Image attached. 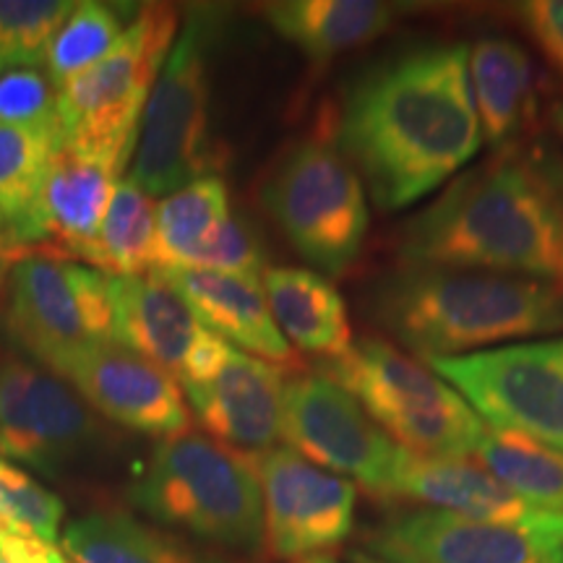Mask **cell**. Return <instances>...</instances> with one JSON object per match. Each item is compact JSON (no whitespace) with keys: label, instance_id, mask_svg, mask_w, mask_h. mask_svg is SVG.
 <instances>
[{"label":"cell","instance_id":"f1b7e54d","mask_svg":"<svg viewBox=\"0 0 563 563\" xmlns=\"http://www.w3.org/2000/svg\"><path fill=\"white\" fill-rule=\"evenodd\" d=\"M76 5L68 0H0V76L13 68H40Z\"/></svg>","mask_w":563,"mask_h":563},{"label":"cell","instance_id":"e575fe53","mask_svg":"<svg viewBox=\"0 0 563 563\" xmlns=\"http://www.w3.org/2000/svg\"><path fill=\"white\" fill-rule=\"evenodd\" d=\"M0 563H74L53 543L0 532Z\"/></svg>","mask_w":563,"mask_h":563},{"label":"cell","instance_id":"1f68e13d","mask_svg":"<svg viewBox=\"0 0 563 563\" xmlns=\"http://www.w3.org/2000/svg\"><path fill=\"white\" fill-rule=\"evenodd\" d=\"M0 123L60 131L58 87L51 76L40 68L5 70L0 76Z\"/></svg>","mask_w":563,"mask_h":563},{"label":"cell","instance_id":"7a4b0ae2","mask_svg":"<svg viewBox=\"0 0 563 563\" xmlns=\"http://www.w3.org/2000/svg\"><path fill=\"white\" fill-rule=\"evenodd\" d=\"M397 251L405 264L511 274L563 290V162L545 146H504L418 211Z\"/></svg>","mask_w":563,"mask_h":563},{"label":"cell","instance_id":"836d02e7","mask_svg":"<svg viewBox=\"0 0 563 563\" xmlns=\"http://www.w3.org/2000/svg\"><path fill=\"white\" fill-rule=\"evenodd\" d=\"M519 16L563 74V0H532L519 9Z\"/></svg>","mask_w":563,"mask_h":563},{"label":"cell","instance_id":"d6986e66","mask_svg":"<svg viewBox=\"0 0 563 563\" xmlns=\"http://www.w3.org/2000/svg\"><path fill=\"white\" fill-rule=\"evenodd\" d=\"M115 342L165 368L178 384L214 334L159 272L110 277Z\"/></svg>","mask_w":563,"mask_h":563},{"label":"cell","instance_id":"9a60e30c","mask_svg":"<svg viewBox=\"0 0 563 563\" xmlns=\"http://www.w3.org/2000/svg\"><path fill=\"white\" fill-rule=\"evenodd\" d=\"M70 262L51 251L32 249L19 258L9 279V334L34 361L60 378L66 365L97 344L89 336Z\"/></svg>","mask_w":563,"mask_h":563},{"label":"cell","instance_id":"4316f807","mask_svg":"<svg viewBox=\"0 0 563 563\" xmlns=\"http://www.w3.org/2000/svg\"><path fill=\"white\" fill-rule=\"evenodd\" d=\"M475 454L514 493L540 509L563 514V452L517 433L488 431Z\"/></svg>","mask_w":563,"mask_h":563},{"label":"cell","instance_id":"83f0119b","mask_svg":"<svg viewBox=\"0 0 563 563\" xmlns=\"http://www.w3.org/2000/svg\"><path fill=\"white\" fill-rule=\"evenodd\" d=\"M60 146V131L0 123V214L9 222V235L30 220L42 178Z\"/></svg>","mask_w":563,"mask_h":563},{"label":"cell","instance_id":"8992f818","mask_svg":"<svg viewBox=\"0 0 563 563\" xmlns=\"http://www.w3.org/2000/svg\"><path fill=\"white\" fill-rule=\"evenodd\" d=\"M323 365V376L347 389L373 422L407 452L412 449L433 460H467L488 433L460 391L382 340L350 344L344 355Z\"/></svg>","mask_w":563,"mask_h":563},{"label":"cell","instance_id":"ffe728a7","mask_svg":"<svg viewBox=\"0 0 563 563\" xmlns=\"http://www.w3.org/2000/svg\"><path fill=\"white\" fill-rule=\"evenodd\" d=\"M191 306L203 327L224 342L256 352L262 361L295 365L298 357L279 332L269 311L262 282L228 277L203 269H157Z\"/></svg>","mask_w":563,"mask_h":563},{"label":"cell","instance_id":"ab89813d","mask_svg":"<svg viewBox=\"0 0 563 563\" xmlns=\"http://www.w3.org/2000/svg\"><path fill=\"white\" fill-rule=\"evenodd\" d=\"M0 228H3V214H0Z\"/></svg>","mask_w":563,"mask_h":563},{"label":"cell","instance_id":"f35d334b","mask_svg":"<svg viewBox=\"0 0 563 563\" xmlns=\"http://www.w3.org/2000/svg\"><path fill=\"white\" fill-rule=\"evenodd\" d=\"M295 563H342L332 559V555H311V559H302V561H295Z\"/></svg>","mask_w":563,"mask_h":563},{"label":"cell","instance_id":"d590c367","mask_svg":"<svg viewBox=\"0 0 563 563\" xmlns=\"http://www.w3.org/2000/svg\"><path fill=\"white\" fill-rule=\"evenodd\" d=\"M21 256H24V251H19L16 245L5 238V232H0V285H3V277L5 272H9V266L16 264Z\"/></svg>","mask_w":563,"mask_h":563},{"label":"cell","instance_id":"cb8c5ba5","mask_svg":"<svg viewBox=\"0 0 563 563\" xmlns=\"http://www.w3.org/2000/svg\"><path fill=\"white\" fill-rule=\"evenodd\" d=\"M63 548L74 563H199V559L125 511H95L63 532Z\"/></svg>","mask_w":563,"mask_h":563},{"label":"cell","instance_id":"3957f363","mask_svg":"<svg viewBox=\"0 0 563 563\" xmlns=\"http://www.w3.org/2000/svg\"><path fill=\"white\" fill-rule=\"evenodd\" d=\"M373 321L415 355L460 357L563 332V290L511 274L405 264L373 285Z\"/></svg>","mask_w":563,"mask_h":563},{"label":"cell","instance_id":"ba28073f","mask_svg":"<svg viewBox=\"0 0 563 563\" xmlns=\"http://www.w3.org/2000/svg\"><path fill=\"white\" fill-rule=\"evenodd\" d=\"M214 32V13H191L144 108L131 180L150 196H170L211 175L207 58Z\"/></svg>","mask_w":563,"mask_h":563},{"label":"cell","instance_id":"4fadbf2b","mask_svg":"<svg viewBox=\"0 0 563 563\" xmlns=\"http://www.w3.org/2000/svg\"><path fill=\"white\" fill-rule=\"evenodd\" d=\"M363 543L386 563H563V540L428 506L389 514Z\"/></svg>","mask_w":563,"mask_h":563},{"label":"cell","instance_id":"52a82bcc","mask_svg":"<svg viewBox=\"0 0 563 563\" xmlns=\"http://www.w3.org/2000/svg\"><path fill=\"white\" fill-rule=\"evenodd\" d=\"M264 203L292 249L329 277H342L368 235L363 180L334 144H295L264 186Z\"/></svg>","mask_w":563,"mask_h":563},{"label":"cell","instance_id":"30bf717a","mask_svg":"<svg viewBox=\"0 0 563 563\" xmlns=\"http://www.w3.org/2000/svg\"><path fill=\"white\" fill-rule=\"evenodd\" d=\"M282 439L306 460L352 477L382 498H391L410 454L373 422L347 389L323 373L285 382Z\"/></svg>","mask_w":563,"mask_h":563},{"label":"cell","instance_id":"603a6c76","mask_svg":"<svg viewBox=\"0 0 563 563\" xmlns=\"http://www.w3.org/2000/svg\"><path fill=\"white\" fill-rule=\"evenodd\" d=\"M470 87L483 141L509 146L527 118L532 95V63L517 42L483 37L470 51Z\"/></svg>","mask_w":563,"mask_h":563},{"label":"cell","instance_id":"7402d4cb","mask_svg":"<svg viewBox=\"0 0 563 563\" xmlns=\"http://www.w3.org/2000/svg\"><path fill=\"white\" fill-rule=\"evenodd\" d=\"M397 13L399 5L376 0H285L264 5L274 32L313 60L368 45L389 30Z\"/></svg>","mask_w":563,"mask_h":563},{"label":"cell","instance_id":"ac0fdd59","mask_svg":"<svg viewBox=\"0 0 563 563\" xmlns=\"http://www.w3.org/2000/svg\"><path fill=\"white\" fill-rule=\"evenodd\" d=\"M183 389L207 433L224 446L256 456L282 439L285 382L277 365L232 350L214 376Z\"/></svg>","mask_w":563,"mask_h":563},{"label":"cell","instance_id":"74e56055","mask_svg":"<svg viewBox=\"0 0 563 563\" xmlns=\"http://www.w3.org/2000/svg\"><path fill=\"white\" fill-rule=\"evenodd\" d=\"M553 123H555V129H559L561 139H563V102L553 104Z\"/></svg>","mask_w":563,"mask_h":563},{"label":"cell","instance_id":"484cf974","mask_svg":"<svg viewBox=\"0 0 563 563\" xmlns=\"http://www.w3.org/2000/svg\"><path fill=\"white\" fill-rule=\"evenodd\" d=\"M228 217V188L217 175L167 196L157 203V269H188Z\"/></svg>","mask_w":563,"mask_h":563},{"label":"cell","instance_id":"7c38bea8","mask_svg":"<svg viewBox=\"0 0 563 563\" xmlns=\"http://www.w3.org/2000/svg\"><path fill=\"white\" fill-rule=\"evenodd\" d=\"M100 439L89 407L53 373L19 361L0 365V456L58 475Z\"/></svg>","mask_w":563,"mask_h":563},{"label":"cell","instance_id":"8fae6325","mask_svg":"<svg viewBox=\"0 0 563 563\" xmlns=\"http://www.w3.org/2000/svg\"><path fill=\"white\" fill-rule=\"evenodd\" d=\"M264 496V540L274 559L302 561L342 545L355 525L357 488L290 446L251 456Z\"/></svg>","mask_w":563,"mask_h":563},{"label":"cell","instance_id":"d6a6232c","mask_svg":"<svg viewBox=\"0 0 563 563\" xmlns=\"http://www.w3.org/2000/svg\"><path fill=\"white\" fill-rule=\"evenodd\" d=\"M188 269H203L228 274V277L262 282L266 266H264V251L258 245L256 235L245 228L241 220L228 217L220 224V230L209 238V243L196 253V258Z\"/></svg>","mask_w":563,"mask_h":563},{"label":"cell","instance_id":"277c9868","mask_svg":"<svg viewBox=\"0 0 563 563\" xmlns=\"http://www.w3.org/2000/svg\"><path fill=\"white\" fill-rule=\"evenodd\" d=\"M131 501L154 522L222 548L251 551L264 540V496L253 460L191 428L157 443Z\"/></svg>","mask_w":563,"mask_h":563},{"label":"cell","instance_id":"9c48e42d","mask_svg":"<svg viewBox=\"0 0 563 563\" xmlns=\"http://www.w3.org/2000/svg\"><path fill=\"white\" fill-rule=\"evenodd\" d=\"M426 363L496 431L563 452V336Z\"/></svg>","mask_w":563,"mask_h":563},{"label":"cell","instance_id":"8d00e7d4","mask_svg":"<svg viewBox=\"0 0 563 563\" xmlns=\"http://www.w3.org/2000/svg\"><path fill=\"white\" fill-rule=\"evenodd\" d=\"M347 563H386V561L376 559V555H371L368 551H352L347 553Z\"/></svg>","mask_w":563,"mask_h":563},{"label":"cell","instance_id":"44dd1931","mask_svg":"<svg viewBox=\"0 0 563 563\" xmlns=\"http://www.w3.org/2000/svg\"><path fill=\"white\" fill-rule=\"evenodd\" d=\"M262 287L279 332L290 336L295 347L323 363L350 350L347 308L332 282L298 266H269Z\"/></svg>","mask_w":563,"mask_h":563},{"label":"cell","instance_id":"f546056e","mask_svg":"<svg viewBox=\"0 0 563 563\" xmlns=\"http://www.w3.org/2000/svg\"><path fill=\"white\" fill-rule=\"evenodd\" d=\"M121 34V16L110 5L95 3V0L79 3L47 51V76L60 89L63 84L102 60Z\"/></svg>","mask_w":563,"mask_h":563},{"label":"cell","instance_id":"4dcf8cb0","mask_svg":"<svg viewBox=\"0 0 563 563\" xmlns=\"http://www.w3.org/2000/svg\"><path fill=\"white\" fill-rule=\"evenodd\" d=\"M60 522V498L0 456V532L53 543Z\"/></svg>","mask_w":563,"mask_h":563},{"label":"cell","instance_id":"5b68a950","mask_svg":"<svg viewBox=\"0 0 563 563\" xmlns=\"http://www.w3.org/2000/svg\"><path fill=\"white\" fill-rule=\"evenodd\" d=\"M178 34V11L146 3L102 60L58 89L63 146L121 175L136 150L141 118Z\"/></svg>","mask_w":563,"mask_h":563},{"label":"cell","instance_id":"5bb4252c","mask_svg":"<svg viewBox=\"0 0 563 563\" xmlns=\"http://www.w3.org/2000/svg\"><path fill=\"white\" fill-rule=\"evenodd\" d=\"M60 378L74 384L97 412L131 431L170 439L191 422L178 378L121 342L89 344Z\"/></svg>","mask_w":563,"mask_h":563},{"label":"cell","instance_id":"6da1fadb","mask_svg":"<svg viewBox=\"0 0 563 563\" xmlns=\"http://www.w3.org/2000/svg\"><path fill=\"white\" fill-rule=\"evenodd\" d=\"M481 146L470 51L456 42L378 63L352 84L336 123V150L386 211L426 199Z\"/></svg>","mask_w":563,"mask_h":563},{"label":"cell","instance_id":"e0dca14e","mask_svg":"<svg viewBox=\"0 0 563 563\" xmlns=\"http://www.w3.org/2000/svg\"><path fill=\"white\" fill-rule=\"evenodd\" d=\"M391 498L422 504L460 517L563 540V514L540 509L470 460H433L407 454Z\"/></svg>","mask_w":563,"mask_h":563},{"label":"cell","instance_id":"2e32d148","mask_svg":"<svg viewBox=\"0 0 563 563\" xmlns=\"http://www.w3.org/2000/svg\"><path fill=\"white\" fill-rule=\"evenodd\" d=\"M118 175L87 154L60 146L42 178L30 220L5 238L19 251H51L63 258H84L108 214Z\"/></svg>","mask_w":563,"mask_h":563},{"label":"cell","instance_id":"d4e9b609","mask_svg":"<svg viewBox=\"0 0 563 563\" xmlns=\"http://www.w3.org/2000/svg\"><path fill=\"white\" fill-rule=\"evenodd\" d=\"M81 262L100 266L110 277L157 269V201L131 178L115 186L102 228Z\"/></svg>","mask_w":563,"mask_h":563}]
</instances>
